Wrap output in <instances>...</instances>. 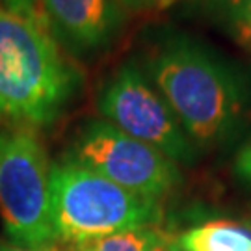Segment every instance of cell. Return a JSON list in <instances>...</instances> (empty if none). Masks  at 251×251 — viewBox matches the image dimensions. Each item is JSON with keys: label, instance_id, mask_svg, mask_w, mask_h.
Masks as SVG:
<instances>
[{"label": "cell", "instance_id": "obj_1", "mask_svg": "<svg viewBox=\"0 0 251 251\" xmlns=\"http://www.w3.org/2000/svg\"><path fill=\"white\" fill-rule=\"evenodd\" d=\"M54 34L0 8V117L49 125L78 88Z\"/></svg>", "mask_w": 251, "mask_h": 251}, {"label": "cell", "instance_id": "obj_2", "mask_svg": "<svg viewBox=\"0 0 251 251\" xmlns=\"http://www.w3.org/2000/svg\"><path fill=\"white\" fill-rule=\"evenodd\" d=\"M147 71L188 138L210 145L234 128L242 91L233 73L214 56L175 41L152 56Z\"/></svg>", "mask_w": 251, "mask_h": 251}, {"label": "cell", "instance_id": "obj_3", "mask_svg": "<svg viewBox=\"0 0 251 251\" xmlns=\"http://www.w3.org/2000/svg\"><path fill=\"white\" fill-rule=\"evenodd\" d=\"M50 198L56 238L69 246L156 225L162 218L158 201L117 186L71 156L50 164Z\"/></svg>", "mask_w": 251, "mask_h": 251}, {"label": "cell", "instance_id": "obj_4", "mask_svg": "<svg viewBox=\"0 0 251 251\" xmlns=\"http://www.w3.org/2000/svg\"><path fill=\"white\" fill-rule=\"evenodd\" d=\"M0 216L11 240L25 248L45 250L56 238L49 156L25 128L0 130Z\"/></svg>", "mask_w": 251, "mask_h": 251}, {"label": "cell", "instance_id": "obj_5", "mask_svg": "<svg viewBox=\"0 0 251 251\" xmlns=\"http://www.w3.org/2000/svg\"><path fill=\"white\" fill-rule=\"evenodd\" d=\"M69 156L117 186L152 201L168 196L180 180L171 158L108 121L82 126Z\"/></svg>", "mask_w": 251, "mask_h": 251}, {"label": "cell", "instance_id": "obj_6", "mask_svg": "<svg viewBox=\"0 0 251 251\" xmlns=\"http://www.w3.org/2000/svg\"><path fill=\"white\" fill-rule=\"evenodd\" d=\"M99 110L110 125L158 149L175 164L194 160V145L179 119L132 63L121 65L106 82L99 95Z\"/></svg>", "mask_w": 251, "mask_h": 251}, {"label": "cell", "instance_id": "obj_7", "mask_svg": "<svg viewBox=\"0 0 251 251\" xmlns=\"http://www.w3.org/2000/svg\"><path fill=\"white\" fill-rule=\"evenodd\" d=\"M54 36L78 50L108 45L123 25L119 0H41Z\"/></svg>", "mask_w": 251, "mask_h": 251}, {"label": "cell", "instance_id": "obj_8", "mask_svg": "<svg viewBox=\"0 0 251 251\" xmlns=\"http://www.w3.org/2000/svg\"><path fill=\"white\" fill-rule=\"evenodd\" d=\"M186 251H251V229L229 220H210L177 238Z\"/></svg>", "mask_w": 251, "mask_h": 251}, {"label": "cell", "instance_id": "obj_9", "mask_svg": "<svg viewBox=\"0 0 251 251\" xmlns=\"http://www.w3.org/2000/svg\"><path fill=\"white\" fill-rule=\"evenodd\" d=\"M177 238L160 225H144L80 244L84 251H166Z\"/></svg>", "mask_w": 251, "mask_h": 251}, {"label": "cell", "instance_id": "obj_10", "mask_svg": "<svg viewBox=\"0 0 251 251\" xmlns=\"http://www.w3.org/2000/svg\"><path fill=\"white\" fill-rule=\"evenodd\" d=\"M231 26L238 43L251 52V0L231 2Z\"/></svg>", "mask_w": 251, "mask_h": 251}, {"label": "cell", "instance_id": "obj_11", "mask_svg": "<svg viewBox=\"0 0 251 251\" xmlns=\"http://www.w3.org/2000/svg\"><path fill=\"white\" fill-rule=\"evenodd\" d=\"M234 170H236V175L240 179L246 180L248 184H251V140L244 145L242 151L236 154Z\"/></svg>", "mask_w": 251, "mask_h": 251}, {"label": "cell", "instance_id": "obj_12", "mask_svg": "<svg viewBox=\"0 0 251 251\" xmlns=\"http://www.w3.org/2000/svg\"><path fill=\"white\" fill-rule=\"evenodd\" d=\"M0 251H41V250H30V248H25V246H21V244L0 242Z\"/></svg>", "mask_w": 251, "mask_h": 251}, {"label": "cell", "instance_id": "obj_13", "mask_svg": "<svg viewBox=\"0 0 251 251\" xmlns=\"http://www.w3.org/2000/svg\"><path fill=\"white\" fill-rule=\"evenodd\" d=\"M180 0H154V8L156 9H168L170 6L177 4Z\"/></svg>", "mask_w": 251, "mask_h": 251}, {"label": "cell", "instance_id": "obj_14", "mask_svg": "<svg viewBox=\"0 0 251 251\" xmlns=\"http://www.w3.org/2000/svg\"><path fill=\"white\" fill-rule=\"evenodd\" d=\"M41 251H84V250L78 248V246H71V248H52V246H49V248H45V250Z\"/></svg>", "mask_w": 251, "mask_h": 251}, {"label": "cell", "instance_id": "obj_15", "mask_svg": "<svg viewBox=\"0 0 251 251\" xmlns=\"http://www.w3.org/2000/svg\"><path fill=\"white\" fill-rule=\"evenodd\" d=\"M166 251H186V250H184V248L180 246L179 240H175V242L171 244V246H170V248H168V250H166Z\"/></svg>", "mask_w": 251, "mask_h": 251}, {"label": "cell", "instance_id": "obj_16", "mask_svg": "<svg viewBox=\"0 0 251 251\" xmlns=\"http://www.w3.org/2000/svg\"><path fill=\"white\" fill-rule=\"evenodd\" d=\"M119 2H121L123 6H132V4H134L136 0H119Z\"/></svg>", "mask_w": 251, "mask_h": 251}]
</instances>
